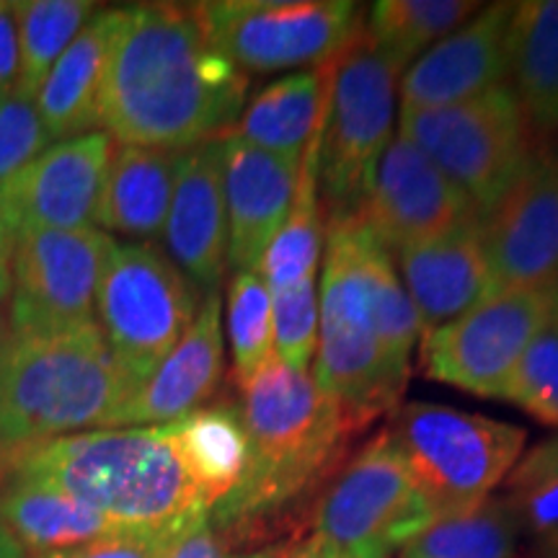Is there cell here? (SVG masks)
<instances>
[{"instance_id":"6da1fadb","label":"cell","mask_w":558,"mask_h":558,"mask_svg":"<svg viewBox=\"0 0 558 558\" xmlns=\"http://www.w3.org/2000/svg\"><path fill=\"white\" fill-rule=\"evenodd\" d=\"M246 88L243 70L209 45L192 5L122 9L99 128L122 145L184 153L233 130Z\"/></svg>"},{"instance_id":"7a4b0ae2","label":"cell","mask_w":558,"mask_h":558,"mask_svg":"<svg viewBox=\"0 0 558 558\" xmlns=\"http://www.w3.org/2000/svg\"><path fill=\"white\" fill-rule=\"evenodd\" d=\"M316 373L354 432L399 407L418 341L393 259L360 215L326 220Z\"/></svg>"},{"instance_id":"3957f363","label":"cell","mask_w":558,"mask_h":558,"mask_svg":"<svg viewBox=\"0 0 558 558\" xmlns=\"http://www.w3.org/2000/svg\"><path fill=\"white\" fill-rule=\"evenodd\" d=\"M0 471L3 481L26 478L58 488L130 530L173 527L209 514L166 427L96 429L3 445Z\"/></svg>"},{"instance_id":"277c9868","label":"cell","mask_w":558,"mask_h":558,"mask_svg":"<svg viewBox=\"0 0 558 558\" xmlns=\"http://www.w3.org/2000/svg\"><path fill=\"white\" fill-rule=\"evenodd\" d=\"M239 409L248 439L243 481L209 512L215 527L275 518L329 476L354 427L311 373H298L277 357L248 380Z\"/></svg>"},{"instance_id":"5b68a950","label":"cell","mask_w":558,"mask_h":558,"mask_svg":"<svg viewBox=\"0 0 558 558\" xmlns=\"http://www.w3.org/2000/svg\"><path fill=\"white\" fill-rule=\"evenodd\" d=\"M135 393L96 320L11 333L0 373V445L120 429Z\"/></svg>"},{"instance_id":"8992f818","label":"cell","mask_w":558,"mask_h":558,"mask_svg":"<svg viewBox=\"0 0 558 558\" xmlns=\"http://www.w3.org/2000/svg\"><path fill=\"white\" fill-rule=\"evenodd\" d=\"M386 432L435 520L492 497L527 439L514 424L435 403L399 409Z\"/></svg>"},{"instance_id":"52a82bcc","label":"cell","mask_w":558,"mask_h":558,"mask_svg":"<svg viewBox=\"0 0 558 558\" xmlns=\"http://www.w3.org/2000/svg\"><path fill=\"white\" fill-rule=\"evenodd\" d=\"M331 94L320 130L318 186L329 220L365 205L373 171L393 137L396 81L401 70L357 32L331 62Z\"/></svg>"},{"instance_id":"ba28073f","label":"cell","mask_w":558,"mask_h":558,"mask_svg":"<svg viewBox=\"0 0 558 558\" xmlns=\"http://www.w3.org/2000/svg\"><path fill=\"white\" fill-rule=\"evenodd\" d=\"M411 140L484 220L527 166L530 124L507 83L439 109H401Z\"/></svg>"},{"instance_id":"9c48e42d","label":"cell","mask_w":558,"mask_h":558,"mask_svg":"<svg viewBox=\"0 0 558 558\" xmlns=\"http://www.w3.org/2000/svg\"><path fill=\"white\" fill-rule=\"evenodd\" d=\"M99 329L135 388L197 318V290L150 243H117L96 298Z\"/></svg>"},{"instance_id":"30bf717a","label":"cell","mask_w":558,"mask_h":558,"mask_svg":"<svg viewBox=\"0 0 558 558\" xmlns=\"http://www.w3.org/2000/svg\"><path fill=\"white\" fill-rule=\"evenodd\" d=\"M192 13L215 50L256 73L326 65L362 29L349 0H215Z\"/></svg>"},{"instance_id":"8fae6325","label":"cell","mask_w":558,"mask_h":558,"mask_svg":"<svg viewBox=\"0 0 558 558\" xmlns=\"http://www.w3.org/2000/svg\"><path fill=\"white\" fill-rule=\"evenodd\" d=\"M432 520L427 499L383 429L324 492L313 535L344 558H390Z\"/></svg>"},{"instance_id":"7c38bea8","label":"cell","mask_w":558,"mask_h":558,"mask_svg":"<svg viewBox=\"0 0 558 558\" xmlns=\"http://www.w3.org/2000/svg\"><path fill=\"white\" fill-rule=\"evenodd\" d=\"M558 290H499L469 313L424 333V375L484 399H505L525 349L550 324Z\"/></svg>"},{"instance_id":"4fadbf2b","label":"cell","mask_w":558,"mask_h":558,"mask_svg":"<svg viewBox=\"0 0 558 558\" xmlns=\"http://www.w3.org/2000/svg\"><path fill=\"white\" fill-rule=\"evenodd\" d=\"M114 246L117 241L94 226L21 233L11 267L9 331L94 324Z\"/></svg>"},{"instance_id":"5bb4252c","label":"cell","mask_w":558,"mask_h":558,"mask_svg":"<svg viewBox=\"0 0 558 558\" xmlns=\"http://www.w3.org/2000/svg\"><path fill=\"white\" fill-rule=\"evenodd\" d=\"M494 292L558 290V148L533 153L484 218Z\"/></svg>"},{"instance_id":"9a60e30c","label":"cell","mask_w":558,"mask_h":558,"mask_svg":"<svg viewBox=\"0 0 558 558\" xmlns=\"http://www.w3.org/2000/svg\"><path fill=\"white\" fill-rule=\"evenodd\" d=\"M360 218L388 254H399L401 248L478 218V213L456 184L399 132L378 158Z\"/></svg>"},{"instance_id":"2e32d148","label":"cell","mask_w":558,"mask_h":558,"mask_svg":"<svg viewBox=\"0 0 558 558\" xmlns=\"http://www.w3.org/2000/svg\"><path fill=\"white\" fill-rule=\"evenodd\" d=\"M114 150L107 132L54 143L0 184V209L16 239L29 230H75L94 222L104 171Z\"/></svg>"},{"instance_id":"e0dca14e","label":"cell","mask_w":558,"mask_h":558,"mask_svg":"<svg viewBox=\"0 0 558 558\" xmlns=\"http://www.w3.org/2000/svg\"><path fill=\"white\" fill-rule=\"evenodd\" d=\"M514 3H492L411 62L401 109H439L507 83V26Z\"/></svg>"},{"instance_id":"ac0fdd59","label":"cell","mask_w":558,"mask_h":558,"mask_svg":"<svg viewBox=\"0 0 558 558\" xmlns=\"http://www.w3.org/2000/svg\"><path fill=\"white\" fill-rule=\"evenodd\" d=\"M163 239L181 275L202 290H218L228 269L222 137L181 153Z\"/></svg>"},{"instance_id":"d6986e66","label":"cell","mask_w":558,"mask_h":558,"mask_svg":"<svg viewBox=\"0 0 558 558\" xmlns=\"http://www.w3.org/2000/svg\"><path fill=\"white\" fill-rule=\"evenodd\" d=\"M300 160L264 153L239 137H222V190L228 209V264L259 271L269 243L295 197Z\"/></svg>"},{"instance_id":"ffe728a7","label":"cell","mask_w":558,"mask_h":558,"mask_svg":"<svg viewBox=\"0 0 558 558\" xmlns=\"http://www.w3.org/2000/svg\"><path fill=\"white\" fill-rule=\"evenodd\" d=\"M396 256L422 337L460 318L494 292L481 218L401 248Z\"/></svg>"},{"instance_id":"44dd1931","label":"cell","mask_w":558,"mask_h":558,"mask_svg":"<svg viewBox=\"0 0 558 558\" xmlns=\"http://www.w3.org/2000/svg\"><path fill=\"white\" fill-rule=\"evenodd\" d=\"M222 300L207 292L190 331L137 388L122 427H166L199 411L222 378Z\"/></svg>"},{"instance_id":"7402d4cb","label":"cell","mask_w":558,"mask_h":558,"mask_svg":"<svg viewBox=\"0 0 558 558\" xmlns=\"http://www.w3.org/2000/svg\"><path fill=\"white\" fill-rule=\"evenodd\" d=\"M120 21L122 9L96 13L34 94L52 143L99 132L104 81Z\"/></svg>"},{"instance_id":"603a6c76","label":"cell","mask_w":558,"mask_h":558,"mask_svg":"<svg viewBox=\"0 0 558 558\" xmlns=\"http://www.w3.org/2000/svg\"><path fill=\"white\" fill-rule=\"evenodd\" d=\"M181 153L114 145L104 171L94 222L104 233L153 241L163 233Z\"/></svg>"},{"instance_id":"cb8c5ba5","label":"cell","mask_w":558,"mask_h":558,"mask_svg":"<svg viewBox=\"0 0 558 558\" xmlns=\"http://www.w3.org/2000/svg\"><path fill=\"white\" fill-rule=\"evenodd\" d=\"M331 62V60H329ZM290 73L262 90L235 120L230 137L271 156L300 160L329 111L331 65Z\"/></svg>"},{"instance_id":"d4e9b609","label":"cell","mask_w":558,"mask_h":558,"mask_svg":"<svg viewBox=\"0 0 558 558\" xmlns=\"http://www.w3.org/2000/svg\"><path fill=\"white\" fill-rule=\"evenodd\" d=\"M507 86L530 130L558 132V0L514 3L507 26Z\"/></svg>"},{"instance_id":"484cf974","label":"cell","mask_w":558,"mask_h":558,"mask_svg":"<svg viewBox=\"0 0 558 558\" xmlns=\"http://www.w3.org/2000/svg\"><path fill=\"white\" fill-rule=\"evenodd\" d=\"M0 525L32 554L70 548L130 530L114 525L58 488L26 478H5L0 484Z\"/></svg>"},{"instance_id":"4316f807","label":"cell","mask_w":558,"mask_h":558,"mask_svg":"<svg viewBox=\"0 0 558 558\" xmlns=\"http://www.w3.org/2000/svg\"><path fill=\"white\" fill-rule=\"evenodd\" d=\"M166 429L202 501L213 512L239 488L248 465V439L239 409H199L179 422L166 424Z\"/></svg>"},{"instance_id":"83f0119b","label":"cell","mask_w":558,"mask_h":558,"mask_svg":"<svg viewBox=\"0 0 558 558\" xmlns=\"http://www.w3.org/2000/svg\"><path fill=\"white\" fill-rule=\"evenodd\" d=\"M326 122V120H324ZM320 124L316 135L300 158L298 186L292 197L290 213L282 228L269 243L264 254L259 275L267 282L269 292L288 290L303 279L316 277L320 264V246H324V230H320L318 207V148H320Z\"/></svg>"},{"instance_id":"f1b7e54d","label":"cell","mask_w":558,"mask_h":558,"mask_svg":"<svg viewBox=\"0 0 558 558\" xmlns=\"http://www.w3.org/2000/svg\"><path fill=\"white\" fill-rule=\"evenodd\" d=\"M520 525L507 499L488 497L432 520L401 548V558H514Z\"/></svg>"},{"instance_id":"f546056e","label":"cell","mask_w":558,"mask_h":558,"mask_svg":"<svg viewBox=\"0 0 558 558\" xmlns=\"http://www.w3.org/2000/svg\"><path fill=\"white\" fill-rule=\"evenodd\" d=\"M478 9L469 0H380L369 9L362 32L403 75L416 54L422 58Z\"/></svg>"},{"instance_id":"4dcf8cb0","label":"cell","mask_w":558,"mask_h":558,"mask_svg":"<svg viewBox=\"0 0 558 558\" xmlns=\"http://www.w3.org/2000/svg\"><path fill=\"white\" fill-rule=\"evenodd\" d=\"M96 3L86 0H19L11 3L21 45V88L37 94L60 54L73 45L94 16Z\"/></svg>"},{"instance_id":"1f68e13d","label":"cell","mask_w":558,"mask_h":558,"mask_svg":"<svg viewBox=\"0 0 558 558\" xmlns=\"http://www.w3.org/2000/svg\"><path fill=\"white\" fill-rule=\"evenodd\" d=\"M505 499L538 558H558V435L518 460Z\"/></svg>"},{"instance_id":"d6a6232c","label":"cell","mask_w":558,"mask_h":558,"mask_svg":"<svg viewBox=\"0 0 558 558\" xmlns=\"http://www.w3.org/2000/svg\"><path fill=\"white\" fill-rule=\"evenodd\" d=\"M228 339L239 386L254 380L277 357L271 292L259 271H235L230 279Z\"/></svg>"},{"instance_id":"836d02e7","label":"cell","mask_w":558,"mask_h":558,"mask_svg":"<svg viewBox=\"0 0 558 558\" xmlns=\"http://www.w3.org/2000/svg\"><path fill=\"white\" fill-rule=\"evenodd\" d=\"M505 401H512L541 424L558 427V308L520 357Z\"/></svg>"},{"instance_id":"e575fe53","label":"cell","mask_w":558,"mask_h":558,"mask_svg":"<svg viewBox=\"0 0 558 558\" xmlns=\"http://www.w3.org/2000/svg\"><path fill=\"white\" fill-rule=\"evenodd\" d=\"M320 300L316 277L303 279L288 290L271 292V320H275V354L282 365L308 373L318 347Z\"/></svg>"},{"instance_id":"d590c367","label":"cell","mask_w":558,"mask_h":558,"mask_svg":"<svg viewBox=\"0 0 558 558\" xmlns=\"http://www.w3.org/2000/svg\"><path fill=\"white\" fill-rule=\"evenodd\" d=\"M37 101L24 88L0 96V184L50 148Z\"/></svg>"},{"instance_id":"8d00e7d4","label":"cell","mask_w":558,"mask_h":558,"mask_svg":"<svg viewBox=\"0 0 558 558\" xmlns=\"http://www.w3.org/2000/svg\"><path fill=\"white\" fill-rule=\"evenodd\" d=\"M197 520L158 530H120V533L78 543V546L47 550V554H32V558H166L173 548V543Z\"/></svg>"},{"instance_id":"74e56055","label":"cell","mask_w":558,"mask_h":558,"mask_svg":"<svg viewBox=\"0 0 558 558\" xmlns=\"http://www.w3.org/2000/svg\"><path fill=\"white\" fill-rule=\"evenodd\" d=\"M21 88V45L11 3H0V96Z\"/></svg>"},{"instance_id":"f35d334b","label":"cell","mask_w":558,"mask_h":558,"mask_svg":"<svg viewBox=\"0 0 558 558\" xmlns=\"http://www.w3.org/2000/svg\"><path fill=\"white\" fill-rule=\"evenodd\" d=\"M166 558H226V541L220 530L209 522V514H205L173 543Z\"/></svg>"},{"instance_id":"ab89813d","label":"cell","mask_w":558,"mask_h":558,"mask_svg":"<svg viewBox=\"0 0 558 558\" xmlns=\"http://www.w3.org/2000/svg\"><path fill=\"white\" fill-rule=\"evenodd\" d=\"M13 251H16V233H13L3 209H0V303L11 298Z\"/></svg>"},{"instance_id":"60d3db41","label":"cell","mask_w":558,"mask_h":558,"mask_svg":"<svg viewBox=\"0 0 558 558\" xmlns=\"http://www.w3.org/2000/svg\"><path fill=\"white\" fill-rule=\"evenodd\" d=\"M288 558H344V556H341L339 550H333L331 546H326L324 541L311 533L308 538L295 543V546L290 548Z\"/></svg>"},{"instance_id":"b9f144b4","label":"cell","mask_w":558,"mask_h":558,"mask_svg":"<svg viewBox=\"0 0 558 558\" xmlns=\"http://www.w3.org/2000/svg\"><path fill=\"white\" fill-rule=\"evenodd\" d=\"M0 558H26V550L3 525H0Z\"/></svg>"},{"instance_id":"7bdbcfd3","label":"cell","mask_w":558,"mask_h":558,"mask_svg":"<svg viewBox=\"0 0 558 558\" xmlns=\"http://www.w3.org/2000/svg\"><path fill=\"white\" fill-rule=\"evenodd\" d=\"M9 339H11V331H9V318H5V313H3V303H0V373H3L5 352H9Z\"/></svg>"},{"instance_id":"ee69618b","label":"cell","mask_w":558,"mask_h":558,"mask_svg":"<svg viewBox=\"0 0 558 558\" xmlns=\"http://www.w3.org/2000/svg\"><path fill=\"white\" fill-rule=\"evenodd\" d=\"M235 558H277V554H269V550H259V554H246V556H235Z\"/></svg>"}]
</instances>
